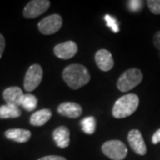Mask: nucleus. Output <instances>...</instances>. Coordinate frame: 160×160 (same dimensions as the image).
Returning <instances> with one entry per match:
<instances>
[{
	"label": "nucleus",
	"mask_w": 160,
	"mask_h": 160,
	"mask_svg": "<svg viewBox=\"0 0 160 160\" xmlns=\"http://www.w3.org/2000/svg\"><path fill=\"white\" fill-rule=\"evenodd\" d=\"M62 78L71 89L77 90L88 84L91 76L84 65L74 63L63 69Z\"/></svg>",
	"instance_id": "obj_1"
},
{
	"label": "nucleus",
	"mask_w": 160,
	"mask_h": 160,
	"mask_svg": "<svg viewBox=\"0 0 160 160\" xmlns=\"http://www.w3.org/2000/svg\"><path fill=\"white\" fill-rule=\"evenodd\" d=\"M139 106V97L136 94L129 93L120 97L115 102L112 115L115 118H125L133 114Z\"/></svg>",
	"instance_id": "obj_2"
},
{
	"label": "nucleus",
	"mask_w": 160,
	"mask_h": 160,
	"mask_svg": "<svg viewBox=\"0 0 160 160\" xmlns=\"http://www.w3.org/2000/svg\"><path fill=\"white\" fill-rule=\"evenodd\" d=\"M143 75L142 70L132 68L126 70L119 77L117 82L118 89L121 92H128L136 87L142 81Z\"/></svg>",
	"instance_id": "obj_3"
},
{
	"label": "nucleus",
	"mask_w": 160,
	"mask_h": 160,
	"mask_svg": "<svg viewBox=\"0 0 160 160\" xmlns=\"http://www.w3.org/2000/svg\"><path fill=\"white\" fill-rule=\"evenodd\" d=\"M103 154L112 160H123L127 156L126 144L118 140H110L104 142L102 146Z\"/></svg>",
	"instance_id": "obj_4"
},
{
	"label": "nucleus",
	"mask_w": 160,
	"mask_h": 160,
	"mask_svg": "<svg viewBox=\"0 0 160 160\" xmlns=\"http://www.w3.org/2000/svg\"><path fill=\"white\" fill-rule=\"evenodd\" d=\"M43 79V69L39 64H33L29 67L25 77L23 86L27 92H31L35 90Z\"/></svg>",
	"instance_id": "obj_5"
},
{
	"label": "nucleus",
	"mask_w": 160,
	"mask_h": 160,
	"mask_svg": "<svg viewBox=\"0 0 160 160\" xmlns=\"http://www.w3.org/2000/svg\"><path fill=\"white\" fill-rule=\"evenodd\" d=\"M62 26V18L60 14L53 13L42 19L38 24L40 33L43 35H52L58 32Z\"/></svg>",
	"instance_id": "obj_6"
},
{
	"label": "nucleus",
	"mask_w": 160,
	"mask_h": 160,
	"mask_svg": "<svg viewBox=\"0 0 160 160\" xmlns=\"http://www.w3.org/2000/svg\"><path fill=\"white\" fill-rule=\"evenodd\" d=\"M48 0H32L25 6L23 9V16L27 19H34L46 12L50 7Z\"/></svg>",
	"instance_id": "obj_7"
},
{
	"label": "nucleus",
	"mask_w": 160,
	"mask_h": 160,
	"mask_svg": "<svg viewBox=\"0 0 160 160\" xmlns=\"http://www.w3.org/2000/svg\"><path fill=\"white\" fill-rule=\"evenodd\" d=\"M78 52V45L74 41H66L61 44H58L53 48L54 55L59 59L69 60L74 57Z\"/></svg>",
	"instance_id": "obj_8"
},
{
	"label": "nucleus",
	"mask_w": 160,
	"mask_h": 160,
	"mask_svg": "<svg viewBox=\"0 0 160 160\" xmlns=\"http://www.w3.org/2000/svg\"><path fill=\"white\" fill-rule=\"evenodd\" d=\"M127 140L132 149L138 155L144 156L147 153V147L143 140L141 132L137 129H132L128 132Z\"/></svg>",
	"instance_id": "obj_9"
},
{
	"label": "nucleus",
	"mask_w": 160,
	"mask_h": 160,
	"mask_svg": "<svg viewBox=\"0 0 160 160\" xmlns=\"http://www.w3.org/2000/svg\"><path fill=\"white\" fill-rule=\"evenodd\" d=\"M23 94L22 90L18 86H11L4 90L3 92V98L7 105L12 106H22Z\"/></svg>",
	"instance_id": "obj_10"
},
{
	"label": "nucleus",
	"mask_w": 160,
	"mask_h": 160,
	"mask_svg": "<svg viewBox=\"0 0 160 160\" xmlns=\"http://www.w3.org/2000/svg\"><path fill=\"white\" fill-rule=\"evenodd\" d=\"M95 62L102 71H109L114 66V60L111 52L106 49H100L95 53Z\"/></svg>",
	"instance_id": "obj_11"
},
{
	"label": "nucleus",
	"mask_w": 160,
	"mask_h": 160,
	"mask_svg": "<svg viewBox=\"0 0 160 160\" xmlns=\"http://www.w3.org/2000/svg\"><path fill=\"white\" fill-rule=\"evenodd\" d=\"M58 113L63 117L69 118H77L82 115L83 109L78 103L77 102H62L57 108Z\"/></svg>",
	"instance_id": "obj_12"
},
{
	"label": "nucleus",
	"mask_w": 160,
	"mask_h": 160,
	"mask_svg": "<svg viewBox=\"0 0 160 160\" xmlns=\"http://www.w3.org/2000/svg\"><path fill=\"white\" fill-rule=\"evenodd\" d=\"M52 138L59 148H67L70 142V132L69 128L64 126H59L52 132Z\"/></svg>",
	"instance_id": "obj_13"
},
{
	"label": "nucleus",
	"mask_w": 160,
	"mask_h": 160,
	"mask_svg": "<svg viewBox=\"0 0 160 160\" xmlns=\"http://www.w3.org/2000/svg\"><path fill=\"white\" fill-rule=\"evenodd\" d=\"M5 135L8 140L20 143L27 142L31 137V132L26 129L21 128H12L8 129L5 132Z\"/></svg>",
	"instance_id": "obj_14"
},
{
	"label": "nucleus",
	"mask_w": 160,
	"mask_h": 160,
	"mask_svg": "<svg viewBox=\"0 0 160 160\" xmlns=\"http://www.w3.org/2000/svg\"><path fill=\"white\" fill-rule=\"evenodd\" d=\"M52 118V111L48 109L38 110L31 115L29 122L32 126H42L46 124Z\"/></svg>",
	"instance_id": "obj_15"
},
{
	"label": "nucleus",
	"mask_w": 160,
	"mask_h": 160,
	"mask_svg": "<svg viewBox=\"0 0 160 160\" xmlns=\"http://www.w3.org/2000/svg\"><path fill=\"white\" fill-rule=\"evenodd\" d=\"M22 115V111L19 107L12 106V105H1L0 106V118L7 119V118H17Z\"/></svg>",
	"instance_id": "obj_16"
},
{
	"label": "nucleus",
	"mask_w": 160,
	"mask_h": 160,
	"mask_svg": "<svg viewBox=\"0 0 160 160\" xmlns=\"http://www.w3.org/2000/svg\"><path fill=\"white\" fill-rule=\"evenodd\" d=\"M83 132L86 134H92L96 128V120L93 117H86L80 121Z\"/></svg>",
	"instance_id": "obj_17"
},
{
	"label": "nucleus",
	"mask_w": 160,
	"mask_h": 160,
	"mask_svg": "<svg viewBox=\"0 0 160 160\" xmlns=\"http://www.w3.org/2000/svg\"><path fill=\"white\" fill-rule=\"evenodd\" d=\"M22 106L25 110L27 111H32L35 110L38 107V98L31 93L24 94L22 99Z\"/></svg>",
	"instance_id": "obj_18"
},
{
	"label": "nucleus",
	"mask_w": 160,
	"mask_h": 160,
	"mask_svg": "<svg viewBox=\"0 0 160 160\" xmlns=\"http://www.w3.org/2000/svg\"><path fill=\"white\" fill-rule=\"evenodd\" d=\"M104 20L106 22L107 26L114 33H118L119 32V24H118V20L116 18L109 15V14H106L105 17H104Z\"/></svg>",
	"instance_id": "obj_19"
},
{
	"label": "nucleus",
	"mask_w": 160,
	"mask_h": 160,
	"mask_svg": "<svg viewBox=\"0 0 160 160\" xmlns=\"http://www.w3.org/2000/svg\"><path fill=\"white\" fill-rule=\"evenodd\" d=\"M144 6V2L142 0H130L127 2L128 9L132 12H138L142 11Z\"/></svg>",
	"instance_id": "obj_20"
},
{
	"label": "nucleus",
	"mask_w": 160,
	"mask_h": 160,
	"mask_svg": "<svg viewBox=\"0 0 160 160\" xmlns=\"http://www.w3.org/2000/svg\"><path fill=\"white\" fill-rule=\"evenodd\" d=\"M146 3L152 13L160 14V0H148Z\"/></svg>",
	"instance_id": "obj_21"
},
{
	"label": "nucleus",
	"mask_w": 160,
	"mask_h": 160,
	"mask_svg": "<svg viewBox=\"0 0 160 160\" xmlns=\"http://www.w3.org/2000/svg\"><path fill=\"white\" fill-rule=\"evenodd\" d=\"M153 44L154 46L160 51V31H158L153 37Z\"/></svg>",
	"instance_id": "obj_22"
},
{
	"label": "nucleus",
	"mask_w": 160,
	"mask_h": 160,
	"mask_svg": "<svg viewBox=\"0 0 160 160\" xmlns=\"http://www.w3.org/2000/svg\"><path fill=\"white\" fill-rule=\"evenodd\" d=\"M6 48V40L2 34H0V59L3 56V53Z\"/></svg>",
	"instance_id": "obj_23"
},
{
	"label": "nucleus",
	"mask_w": 160,
	"mask_h": 160,
	"mask_svg": "<svg viewBox=\"0 0 160 160\" xmlns=\"http://www.w3.org/2000/svg\"><path fill=\"white\" fill-rule=\"evenodd\" d=\"M38 160H67L63 157H60V156H54V155H51V156H46L43 157Z\"/></svg>",
	"instance_id": "obj_24"
},
{
	"label": "nucleus",
	"mask_w": 160,
	"mask_h": 160,
	"mask_svg": "<svg viewBox=\"0 0 160 160\" xmlns=\"http://www.w3.org/2000/svg\"><path fill=\"white\" fill-rule=\"evenodd\" d=\"M160 142V128L158 130L155 132V133L152 135V143L158 144Z\"/></svg>",
	"instance_id": "obj_25"
}]
</instances>
